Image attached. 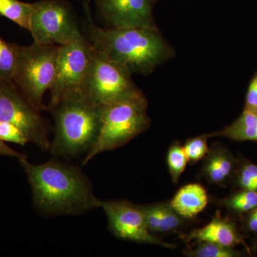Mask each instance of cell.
<instances>
[{"instance_id": "277c9868", "label": "cell", "mask_w": 257, "mask_h": 257, "mask_svg": "<svg viewBox=\"0 0 257 257\" xmlns=\"http://www.w3.org/2000/svg\"><path fill=\"white\" fill-rule=\"evenodd\" d=\"M148 101L145 94L104 106L100 133L95 144L86 154L82 165L94 157L124 146L150 128Z\"/></svg>"}, {"instance_id": "8992f818", "label": "cell", "mask_w": 257, "mask_h": 257, "mask_svg": "<svg viewBox=\"0 0 257 257\" xmlns=\"http://www.w3.org/2000/svg\"><path fill=\"white\" fill-rule=\"evenodd\" d=\"M132 75L126 67L93 49L92 62L82 93L102 106L143 95Z\"/></svg>"}, {"instance_id": "83f0119b", "label": "cell", "mask_w": 257, "mask_h": 257, "mask_svg": "<svg viewBox=\"0 0 257 257\" xmlns=\"http://www.w3.org/2000/svg\"><path fill=\"white\" fill-rule=\"evenodd\" d=\"M254 248L255 249H257V237L256 240H255L254 241Z\"/></svg>"}, {"instance_id": "9c48e42d", "label": "cell", "mask_w": 257, "mask_h": 257, "mask_svg": "<svg viewBox=\"0 0 257 257\" xmlns=\"http://www.w3.org/2000/svg\"><path fill=\"white\" fill-rule=\"evenodd\" d=\"M40 112L13 81L0 79V121L15 124L23 132L29 143L47 152L51 142L47 123Z\"/></svg>"}, {"instance_id": "ba28073f", "label": "cell", "mask_w": 257, "mask_h": 257, "mask_svg": "<svg viewBox=\"0 0 257 257\" xmlns=\"http://www.w3.org/2000/svg\"><path fill=\"white\" fill-rule=\"evenodd\" d=\"M92 52V45L83 35L70 43L60 45L55 82L50 89L49 110L65 98L82 93Z\"/></svg>"}, {"instance_id": "5b68a950", "label": "cell", "mask_w": 257, "mask_h": 257, "mask_svg": "<svg viewBox=\"0 0 257 257\" xmlns=\"http://www.w3.org/2000/svg\"><path fill=\"white\" fill-rule=\"evenodd\" d=\"M60 45L34 42L30 46L17 45V64L12 79L24 96L40 111L46 109L44 94L55 82Z\"/></svg>"}, {"instance_id": "8fae6325", "label": "cell", "mask_w": 257, "mask_h": 257, "mask_svg": "<svg viewBox=\"0 0 257 257\" xmlns=\"http://www.w3.org/2000/svg\"><path fill=\"white\" fill-rule=\"evenodd\" d=\"M154 0H96L99 17L109 28H157Z\"/></svg>"}, {"instance_id": "cb8c5ba5", "label": "cell", "mask_w": 257, "mask_h": 257, "mask_svg": "<svg viewBox=\"0 0 257 257\" xmlns=\"http://www.w3.org/2000/svg\"><path fill=\"white\" fill-rule=\"evenodd\" d=\"M0 140L25 147L28 139L18 126L6 121H0Z\"/></svg>"}, {"instance_id": "3957f363", "label": "cell", "mask_w": 257, "mask_h": 257, "mask_svg": "<svg viewBox=\"0 0 257 257\" xmlns=\"http://www.w3.org/2000/svg\"><path fill=\"white\" fill-rule=\"evenodd\" d=\"M104 107L83 93L60 101L50 110L55 118L51 155L65 160L85 155L99 137Z\"/></svg>"}, {"instance_id": "4fadbf2b", "label": "cell", "mask_w": 257, "mask_h": 257, "mask_svg": "<svg viewBox=\"0 0 257 257\" xmlns=\"http://www.w3.org/2000/svg\"><path fill=\"white\" fill-rule=\"evenodd\" d=\"M179 238L186 243L207 241L234 248L241 244L246 247L248 254L251 253L234 221L228 216L221 217L219 211H216L215 215L207 225L193 229L188 234H181Z\"/></svg>"}, {"instance_id": "ac0fdd59", "label": "cell", "mask_w": 257, "mask_h": 257, "mask_svg": "<svg viewBox=\"0 0 257 257\" xmlns=\"http://www.w3.org/2000/svg\"><path fill=\"white\" fill-rule=\"evenodd\" d=\"M32 3L20 0H0V15L30 32Z\"/></svg>"}, {"instance_id": "4316f807", "label": "cell", "mask_w": 257, "mask_h": 257, "mask_svg": "<svg viewBox=\"0 0 257 257\" xmlns=\"http://www.w3.org/2000/svg\"><path fill=\"white\" fill-rule=\"evenodd\" d=\"M0 156L14 157L17 160L27 157L24 154L20 153L16 150H13L11 147H8L5 142L2 141L1 140H0Z\"/></svg>"}, {"instance_id": "7402d4cb", "label": "cell", "mask_w": 257, "mask_h": 257, "mask_svg": "<svg viewBox=\"0 0 257 257\" xmlns=\"http://www.w3.org/2000/svg\"><path fill=\"white\" fill-rule=\"evenodd\" d=\"M17 64V44L0 37V79L12 80Z\"/></svg>"}, {"instance_id": "f1b7e54d", "label": "cell", "mask_w": 257, "mask_h": 257, "mask_svg": "<svg viewBox=\"0 0 257 257\" xmlns=\"http://www.w3.org/2000/svg\"><path fill=\"white\" fill-rule=\"evenodd\" d=\"M157 1V0H154V2H155V3H156Z\"/></svg>"}, {"instance_id": "6da1fadb", "label": "cell", "mask_w": 257, "mask_h": 257, "mask_svg": "<svg viewBox=\"0 0 257 257\" xmlns=\"http://www.w3.org/2000/svg\"><path fill=\"white\" fill-rule=\"evenodd\" d=\"M32 189V204L45 216L79 215L99 208L92 182L79 167L54 159L32 164L18 160Z\"/></svg>"}, {"instance_id": "2e32d148", "label": "cell", "mask_w": 257, "mask_h": 257, "mask_svg": "<svg viewBox=\"0 0 257 257\" xmlns=\"http://www.w3.org/2000/svg\"><path fill=\"white\" fill-rule=\"evenodd\" d=\"M207 135L209 138L221 137L232 141L257 143V114L243 110L231 124Z\"/></svg>"}, {"instance_id": "5bb4252c", "label": "cell", "mask_w": 257, "mask_h": 257, "mask_svg": "<svg viewBox=\"0 0 257 257\" xmlns=\"http://www.w3.org/2000/svg\"><path fill=\"white\" fill-rule=\"evenodd\" d=\"M149 231L159 237L164 235L182 234L188 219H184L169 202H158L141 205Z\"/></svg>"}, {"instance_id": "603a6c76", "label": "cell", "mask_w": 257, "mask_h": 257, "mask_svg": "<svg viewBox=\"0 0 257 257\" xmlns=\"http://www.w3.org/2000/svg\"><path fill=\"white\" fill-rule=\"evenodd\" d=\"M209 138L207 134H204L201 136L189 138L186 141L184 150L191 165L197 163L207 155L209 150L208 146Z\"/></svg>"}, {"instance_id": "e0dca14e", "label": "cell", "mask_w": 257, "mask_h": 257, "mask_svg": "<svg viewBox=\"0 0 257 257\" xmlns=\"http://www.w3.org/2000/svg\"><path fill=\"white\" fill-rule=\"evenodd\" d=\"M214 203L234 215L243 216L257 208V192L238 189L228 197L216 199Z\"/></svg>"}, {"instance_id": "44dd1931", "label": "cell", "mask_w": 257, "mask_h": 257, "mask_svg": "<svg viewBox=\"0 0 257 257\" xmlns=\"http://www.w3.org/2000/svg\"><path fill=\"white\" fill-rule=\"evenodd\" d=\"M167 167L173 183L179 182L181 176L189 163L184 147L179 141L174 142L167 152Z\"/></svg>"}, {"instance_id": "484cf974", "label": "cell", "mask_w": 257, "mask_h": 257, "mask_svg": "<svg viewBox=\"0 0 257 257\" xmlns=\"http://www.w3.org/2000/svg\"><path fill=\"white\" fill-rule=\"evenodd\" d=\"M243 216V229L247 232L257 234V208Z\"/></svg>"}, {"instance_id": "d4e9b609", "label": "cell", "mask_w": 257, "mask_h": 257, "mask_svg": "<svg viewBox=\"0 0 257 257\" xmlns=\"http://www.w3.org/2000/svg\"><path fill=\"white\" fill-rule=\"evenodd\" d=\"M243 110L257 114V71L248 84Z\"/></svg>"}, {"instance_id": "9a60e30c", "label": "cell", "mask_w": 257, "mask_h": 257, "mask_svg": "<svg viewBox=\"0 0 257 257\" xmlns=\"http://www.w3.org/2000/svg\"><path fill=\"white\" fill-rule=\"evenodd\" d=\"M209 199L207 190L202 185L192 183L179 189L170 203L179 215L191 220L204 210Z\"/></svg>"}, {"instance_id": "52a82bcc", "label": "cell", "mask_w": 257, "mask_h": 257, "mask_svg": "<svg viewBox=\"0 0 257 257\" xmlns=\"http://www.w3.org/2000/svg\"><path fill=\"white\" fill-rule=\"evenodd\" d=\"M30 33L34 42L64 45L82 35L72 8L64 0H40L32 3Z\"/></svg>"}, {"instance_id": "7c38bea8", "label": "cell", "mask_w": 257, "mask_h": 257, "mask_svg": "<svg viewBox=\"0 0 257 257\" xmlns=\"http://www.w3.org/2000/svg\"><path fill=\"white\" fill-rule=\"evenodd\" d=\"M239 158H236L225 145L213 144L202 160L199 177L210 184L226 187L232 183Z\"/></svg>"}, {"instance_id": "d6986e66", "label": "cell", "mask_w": 257, "mask_h": 257, "mask_svg": "<svg viewBox=\"0 0 257 257\" xmlns=\"http://www.w3.org/2000/svg\"><path fill=\"white\" fill-rule=\"evenodd\" d=\"M194 246H187L184 254L189 257H239L242 253L234 247L207 241H194Z\"/></svg>"}, {"instance_id": "ffe728a7", "label": "cell", "mask_w": 257, "mask_h": 257, "mask_svg": "<svg viewBox=\"0 0 257 257\" xmlns=\"http://www.w3.org/2000/svg\"><path fill=\"white\" fill-rule=\"evenodd\" d=\"M235 188L257 192V165L245 158H239L232 183Z\"/></svg>"}, {"instance_id": "7a4b0ae2", "label": "cell", "mask_w": 257, "mask_h": 257, "mask_svg": "<svg viewBox=\"0 0 257 257\" xmlns=\"http://www.w3.org/2000/svg\"><path fill=\"white\" fill-rule=\"evenodd\" d=\"M87 40L96 52L124 66L132 74L148 75L173 58L175 52L159 29L101 28L87 13Z\"/></svg>"}, {"instance_id": "30bf717a", "label": "cell", "mask_w": 257, "mask_h": 257, "mask_svg": "<svg viewBox=\"0 0 257 257\" xmlns=\"http://www.w3.org/2000/svg\"><path fill=\"white\" fill-rule=\"evenodd\" d=\"M99 208L105 213L108 229L118 239L166 248H176V245L165 242L150 232L140 204L125 199L99 200Z\"/></svg>"}]
</instances>
